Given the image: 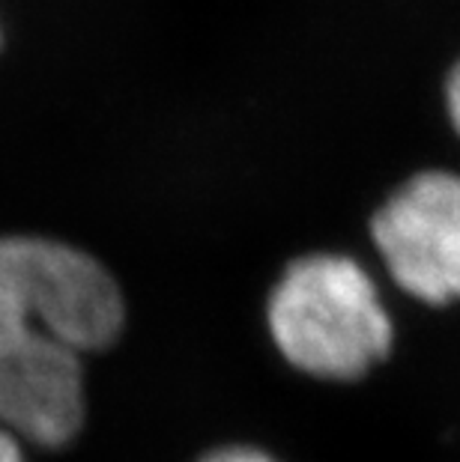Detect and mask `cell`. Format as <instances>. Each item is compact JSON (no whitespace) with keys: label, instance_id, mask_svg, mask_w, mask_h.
<instances>
[{"label":"cell","instance_id":"1","mask_svg":"<svg viewBox=\"0 0 460 462\" xmlns=\"http://www.w3.org/2000/svg\"><path fill=\"white\" fill-rule=\"evenodd\" d=\"M129 301L87 248L45 233H0V424L33 450L84 430L87 361L120 343Z\"/></svg>","mask_w":460,"mask_h":462},{"label":"cell","instance_id":"2","mask_svg":"<svg viewBox=\"0 0 460 462\" xmlns=\"http://www.w3.org/2000/svg\"><path fill=\"white\" fill-rule=\"evenodd\" d=\"M263 328L293 373L323 385H356L391 358L398 322L377 274L356 254H293L263 299Z\"/></svg>","mask_w":460,"mask_h":462},{"label":"cell","instance_id":"3","mask_svg":"<svg viewBox=\"0 0 460 462\" xmlns=\"http://www.w3.org/2000/svg\"><path fill=\"white\" fill-rule=\"evenodd\" d=\"M368 242L400 296L430 310L460 304V171L422 167L391 185Z\"/></svg>","mask_w":460,"mask_h":462},{"label":"cell","instance_id":"4","mask_svg":"<svg viewBox=\"0 0 460 462\" xmlns=\"http://www.w3.org/2000/svg\"><path fill=\"white\" fill-rule=\"evenodd\" d=\"M192 462H281L269 448L246 439H224L203 448Z\"/></svg>","mask_w":460,"mask_h":462},{"label":"cell","instance_id":"5","mask_svg":"<svg viewBox=\"0 0 460 462\" xmlns=\"http://www.w3.org/2000/svg\"><path fill=\"white\" fill-rule=\"evenodd\" d=\"M443 111H446V120L452 125L455 137L460 141V57L452 63V69L446 72V81H443Z\"/></svg>","mask_w":460,"mask_h":462},{"label":"cell","instance_id":"6","mask_svg":"<svg viewBox=\"0 0 460 462\" xmlns=\"http://www.w3.org/2000/svg\"><path fill=\"white\" fill-rule=\"evenodd\" d=\"M0 462H31V445L4 424H0Z\"/></svg>","mask_w":460,"mask_h":462},{"label":"cell","instance_id":"7","mask_svg":"<svg viewBox=\"0 0 460 462\" xmlns=\"http://www.w3.org/2000/svg\"><path fill=\"white\" fill-rule=\"evenodd\" d=\"M4 45H6V24H4V15H0V54H4Z\"/></svg>","mask_w":460,"mask_h":462}]
</instances>
